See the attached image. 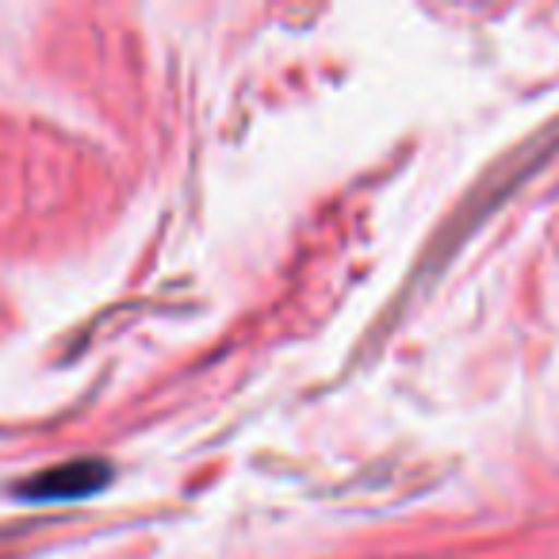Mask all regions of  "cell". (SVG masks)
<instances>
[{
    "label": "cell",
    "instance_id": "1",
    "mask_svg": "<svg viewBox=\"0 0 559 559\" xmlns=\"http://www.w3.org/2000/svg\"><path fill=\"white\" fill-rule=\"evenodd\" d=\"M108 483L111 467L104 460H70V464L47 467V472L20 483V498L24 502H73V498L96 495Z\"/></svg>",
    "mask_w": 559,
    "mask_h": 559
}]
</instances>
